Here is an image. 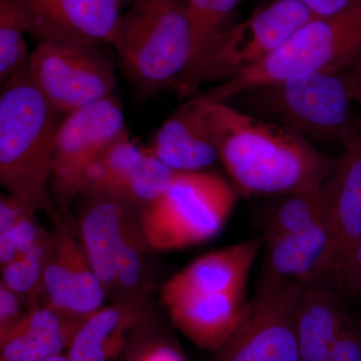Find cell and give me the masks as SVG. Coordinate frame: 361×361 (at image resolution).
<instances>
[{"label":"cell","instance_id":"cell-16","mask_svg":"<svg viewBox=\"0 0 361 361\" xmlns=\"http://www.w3.org/2000/svg\"><path fill=\"white\" fill-rule=\"evenodd\" d=\"M147 149L178 173L208 171L219 161L205 94L190 99L167 118Z\"/></svg>","mask_w":361,"mask_h":361},{"label":"cell","instance_id":"cell-19","mask_svg":"<svg viewBox=\"0 0 361 361\" xmlns=\"http://www.w3.org/2000/svg\"><path fill=\"white\" fill-rule=\"evenodd\" d=\"M82 322L47 305L30 308L20 322L0 331V361H42L65 355Z\"/></svg>","mask_w":361,"mask_h":361},{"label":"cell","instance_id":"cell-14","mask_svg":"<svg viewBox=\"0 0 361 361\" xmlns=\"http://www.w3.org/2000/svg\"><path fill=\"white\" fill-rule=\"evenodd\" d=\"M323 190L331 238L322 283L327 285L361 239V134L341 149Z\"/></svg>","mask_w":361,"mask_h":361},{"label":"cell","instance_id":"cell-12","mask_svg":"<svg viewBox=\"0 0 361 361\" xmlns=\"http://www.w3.org/2000/svg\"><path fill=\"white\" fill-rule=\"evenodd\" d=\"M45 262L44 305L59 314L84 320L103 307L108 295L90 266L80 239L59 214Z\"/></svg>","mask_w":361,"mask_h":361},{"label":"cell","instance_id":"cell-33","mask_svg":"<svg viewBox=\"0 0 361 361\" xmlns=\"http://www.w3.org/2000/svg\"><path fill=\"white\" fill-rule=\"evenodd\" d=\"M25 307L18 295L0 283V331H4L20 322Z\"/></svg>","mask_w":361,"mask_h":361},{"label":"cell","instance_id":"cell-18","mask_svg":"<svg viewBox=\"0 0 361 361\" xmlns=\"http://www.w3.org/2000/svg\"><path fill=\"white\" fill-rule=\"evenodd\" d=\"M80 198L84 200L78 219L80 245L106 293H113L118 240L128 210L134 207L106 195Z\"/></svg>","mask_w":361,"mask_h":361},{"label":"cell","instance_id":"cell-28","mask_svg":"<svg viewBox=\"0 0 361 361\" xmlns=\"http://www.w3.org/2000/svg\"><path fill=\"white\" fill-rule=\"evenodd\" d=\"M25 26L13 7L0 0V82L1 85L25 68L30 54Z\"/></svg>","mask_w":361,"mask_h":361},{"label":"cell","instance_id":"cell-37","mask_svg":"<svg viewBox=\"0 0 361 361\" xmlns=\"http://www.w3.org/2000/svg\"><path fill=\"white\" fill-rule=\"evenodd\" d=\"M42 361H70L68 358L66 357V353L65 355H59L56 356H52V357L47 358V360Z\"/></svg>","mask_w":361,"mask_h":361},{"label":"cell","instance_id":"cell-31","mask_svg":"<svg viewBox=\"0 0 361 361\" xmlns=\"http://www.w3.org/2000/svg\"><path fill=\"white\" fill-rule=\"evenodd\" d=\"M329 361H361V325L353 316L337 336Z\"/></svg>","mask_w":361,"mask_h":361},{"label":"cell","instance_id":"cell-17","mask_svg":"<svg viewBox=\"0 0 361 361\" xmlns=\"http://www.w3.org/2000/svg\"><path fill=\"white\" fill-rule=\"evenodd\" d=\"M263 241L246 240L211 252L190 263L161 289L194 293H243Z\"/></svg>","mask_w":361,"mask_h":361},{"label":"cell","instance_id":"cell-9","mask_svg":"<svg viewBox=\"0 0 361 361\" xmlns=\"http://www.w3.org/2000/svg\"><path fill=\"white\" fill-rule=\"evenodd\" d=\"M303 285L261 271L255 293L215 361H301L296 314Z\"/></svg>","mask_w":361,"mask_h":361},{"label":"cell","instance_id":"cell-23","mask_svg":"<svg viewBox=\"0 0 361 361\" xmlns=\"http://www.w3.org/2000/svg\"><path fill=\"white\" fill-rule=\"evenodd\" d=\"M142 211L130 208L123 223L116 259V301L145 305L149 288V248L141 224Z\"/></svg>","mask_w":361,"mask_h":361},{"label":"cell","instance_id":"cell-2","mask_svg":"<svg viewBox=\"0 0 361 361\" xmlns=\"http://www.w3.org/2000/svg\"><path fill=\"white\" fill-rule=\"evenodd\" d=\"M25 68L1 85L0 184L6 193L54 217L51 186L54 142L61 123Z\"/></svg>","mask_w":361,"mask_h":361},{"label":"cell","instance_id":"cell-35","mask_svg":"<svg viewBox=\"0 0 361 361\" xmlns=\"http://www.w3.org/2000/svg\"><path fill=\"white\" fill-rule=\"evenodd\" d=\"M348 82L351 97H353V101H355L356 108L361 111V80H348Z\"/></svg>","mask_w":361,"mask_h":361},{"label":"cell","instance_id":"cell-25","mask_svg":"<svg viewBox=\"0 0 361 361\" xmlns=\"http://www.w3.org/2000/svg\"><path fill=\"white\" fill-rule=\"evenodd\" d=\"M54 241L1 266L0 283L20 299L25 310L44 305L45 262Z\"/></svg>","mask_w":361,"mask_h":361},{"label":"cell","instance_id":"cell-7","mask_svg":"<svg viewBox=\"0 0 361 361\" xmlns=\"http://www.w3.org/2000/svg\"><path fill=\"white\" fill-rule=\"evenodd\" d=\"M312 18L297 0L262 2L246 20L235 21L195 59L180 77L176 92L190 96L201 85L237 77L264 61Z\"/></svg>","mask_w":361,"mask_h":361},{"label":"cell","instance_id":"cell-30","mask_svg":"<svg viewBox=\"0 0 361 361\" xmlns=\"http://www.w3.org/2000/svg\"><path fill=\"white\" fill-rule=\"evenodd\" d=\"M326 286L334 289L344 302L361 306V239Z\"/></svg>","mask_w":361,"mask_h":361},{"label":"cell","instance_id":"cell-13","mask_svg":"<svg viewBox=\"0 0 361 361\" xmlns=\"http://www.w3.org/2000/svg\"><path fill=\"white\" fill-rule=\"evenodd\" d=\"M33 39L110 44L125 0H6Z\"/></svg>","mask_w":361,"mask_h":361},{"label":"cell","instance_id":"cell-22","mask_svg":"<svg viewBox=\"0 0 361 361\" xmlns=\"http://www.w3.org/2000/svg\"><path fill=\"white\" fill-rule=\"evenodd\" d=\"M263 244L262 270L302 285L322 283L331 248L327 215L307 231L268 237Z\"/></svg>","mask_w":361,"mask_h":361},{"label":"cell","instance_id":"cell-24","mask_svg":"<svg viewBox=\"0 0 361 361\" xmlns=\"http://www.w3.org/2000/svg\"><path fill=\"white\" fill-rule=\"evenodd\" d=\"M326 215L323 183L278 197L268 214L264 238L307 231Z\"/></svg>","mask_w":361,"mask_h":361},{"label":"cell","instance_id":"cell-11","mask_svg":"<svg viewBox=\"0 0 361 361\" xmlns=\"http://www.w3.org/2000/svg\"><path fill=\"white\" fill-rule=\"evenodd\" d=\"M177 174L128 135L90 164L78 183L77 198L106 195L142 212Z\"/></svg>","mask_w":361,"mask_h":361},{"label":"cell","instance_id":"cell-34","mask_svg":"<svg viewBox=\"0 0 361 361\" xmlns=\"http://www.w3.org/2000/svg\"><path fill=\"white\" fill-rule=\"evenodd\" d=\"M305 6L313 18H326L345 11L357 0H297Z\"/></svg>","mask_w":361,"mask_h":361},{"label":"cell","instance_id":"cell-20","mask_svg":"<svg viewBox=\"0 0 361 361\" xmlns=\"http://www.w3.org/2000/svg\"><path fill=\"white\" fill-rule=\"evenodd\" d=\"M146 314L144 305L115 301L85 318L71 339L70 361H122L135 327Z\"/></svg>","mask_w":361,"mask_h":361},{"label":"cell","instance_id":"cell-36","mask_svg":"<svg viewBox=\"0 0 361 361\" xmlns=\"http://www.w3.org/2000/svg\"><path fill=\"white\" fill-rule=\"evenodd\" d=\"M348 80H361V56L349 70L344 71Z\"/></svg>","mask_w":361,"mask_h":361},{"label":"cell","instance_id":"cell-8","mask_svg":"<svg viewBox=\"0 0 361 361\" xmlns=\"http://www.w3.org/2000/svg\"><path fill=\"white\" fill-rule=\"evenodd\" d=\"M102 45L42 40L25 65L28 77L63 116L113 97L116 68Z\"/></svg>","mask_w":361,"mask_h":361},{"label":"cell","instance_id":"cell-21","mask_svg":"<svg viewBox=\"0 0 361 361\" xmlns=\"http://www.w3.org/2000/svg\"><path fill=\"white\" fill-rule=\"evenodd\" d=\"M349 314L345 302L324 284L303 285L296 314L301 361H329L337 336Z\"/></svg>","mask_w":361,"mask_h":361},{"label":"cell","instance_id":"cell-3","mask_svg":"<svg viewBox=\"0 0 361 361\" xmlns=\"http://www.w3.org/2000/svg\"><path fill=\"white\" fill-rule=\"evenodd\" d=\"M110 44L137 103L175 90L193 58L187 0H134Z\"/></svg>","mask_w":361,"mask_h":361},{"label":"cell","instance_id":"cell-32","mask_svg":"<svg viewBox=\"0 0 361 361\" xmlns=\"http://www.w3.org/2000/svg\"><path fill=\"white\" fill-rule=\"evenodd\" d=\"M35 212L20 199L9 193L0 195V232L6 231L11 226L25 218L35 216Z\"/></svg>","mask_w":361,"mask_h":361},{"label":"cell","instance_id":"cell-15","mask_svg":"<svg viewBox=\"0 0 361 361\" xmlns=\"http://www.w3.org/2000/svg\"><path fill=\"white\" fill-rule=\"evenodd\" d=\"M173 326L196 348L219 350L239 326L246 304L243 293H194L161 289Z\"/></svg>","mask_w":361,"mask_h":361},{"label":"cell","instance_id":"cell-4","mask_svg":"<svg viewBox=\"0 0 361 361\" xmlns=\"http://www.w3.org/2000/svg\"><path fill=\"white\" fill-rule=\"evenodd\" d=\"M228 104L316 147L344 149L361 134L344 73H315L242 90Z\"/></svg>","mask_w":361,"mask_h":361},{"label":"cell","instance_id":"cell-6","mask_svg":"<svg viewBox=\"0 0 361 361\" xmlns=\"http://www.w3.org/2000/svg\"><path fill=\"white\" fill-rule=\"evenodd\" d=\"M238 198L229 179L218 173H178L141 214L149 248L165 253L205 243L219 234Z\"/></svg>","mask_w":361,"mask_h":361},{"label":"cell","instance_id":"cell-1","mask_svg":"<svg viewBox=\"0 0 361 361\" xmlns=\"http://www.w3.org/2000/svg\"><path fill=\"white\" fill-rule=\"evenodd\" d=\"M219 161L244 198L280 197L322 184L332 156L291 130L207 97Z\"/></svg>","mask_w":361,"mask_h":361},{"label":"cell","instance_id":"cell-29","mask_svg":"<svg viewBox=\"0 0 361 361\" xmlns=\"http://www.w3.org/2000/svg\"><path fill=\"white\" fill-rule=\"evenodd\" d=\"M54 231L44 229L35 216L25 218L0 232V265H6L28 252L51 243Z\"/></svg>","mask_w":361,"mask_h":361},{"label":"cell","instance_id":"cell-5","mask_svg":"<svg viewBox=\"0 0 361 361\" xmlns=\"http://www.w3.org/2000/svg\"><path fill=\"white\" fill-rule=\"evenodd\" d=\"M361 56V0L345 11L314 18L277 51L237 77L220 82L206 96L228 103L242 90L315 73H344Z\"/></svg>","mask_w":361,"mask_h":361},{"label":"cell","instance_id":"cell-10","mask_svg":"<svg viewBox=\"0 0 361 361\" xmlns=\"http://www.w3.org/2000/svg\"><path fill=\"white\" fill-rule=\"evenodd\" d=\"M128 135L123 106L115 97L63 116L54 142L51 186L59 203L77 198L78 183L90 164Z\"/></svg>","mask_w":361,"mask_h":361},{"label":"cell","instance_id":"cell-26","mask_svg":"<svg viewBox=\"0 0 361 361\" xmlns=\"http://www.w3.org/2000/svg\"><path fill=\"white\" fill-rule=\"evenodd\" d=\"M240 1L241 0H187L188 18L193 39L191 65L236 21L234 13Z\"/></svg>","mask_w":361,"mask_h":361},{"label":"cell","instance_id":"cell-27","mask_svg":"<svg viewBox=\"0 0 361 361\" xmlns=\"http://www.w3.org/2000/svg\"><path fill=\"white\" fill-rule=\"evenodd\" d=\"M122 361H189L169 330L144 315L123 353Z\"/></svg>","mask_w":361,"mask_h":361}]
</instances>
